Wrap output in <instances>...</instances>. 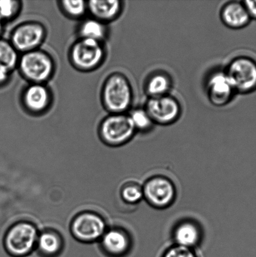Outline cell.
Wrapping results in <instances>:
<instances>
[{
    "label": "cell",
    "mask_w": 256,
    "mask_h": 257,
    "mask_svg": "<svg viewBox=\"0 0 256 257\" xmlns=\"http://www.w3.org/2000/svg\"><path fill=\"white\" fill-rule=\"evenodd\" d=\"M104 57L100 42L82 39L72 47L70 57L73 64L82 70H90L99 65Z\"/></svg>",
    "instance_id": "cell-6"
},
{
    "label": "cell",
    "mask_w": 256,
    "mask_h": 257,
    "mask_svg": "<svg viewBox=\"0 0 256 257\" xmlns=\"http://www.w3.org/2000/svg\"><path fill=\"white\" fill-rule=\"evenodd\" d=\"M23 99L25 107L30 111H44L50 104L49 90L42 84H34L25 90Z\"/></svg>",
    "instance_id": "cell-12"
},
{
    "label": "cell",
    "mask_w": 256,
    "mask_h": 257,
    "mask_svg": "<svg viewBox=\"0 0 256 257\" xmlns=\"http://www.w3.org/2000/svg\"><path fill=\"white\" fill-rule=\"evenodd\" d=\"M61 5L68 15L75 18L83 16L88 9L87 3L82 0H65Z\"/></svg>",
    "instance_id": "cell-21"
},
{
    "label": "cell",
    "mask_w": 256,
    "mask_h": 257,
    "mask_svg": "<svg viewBox=\"0 0 256 257\" xmlns=\"http://www.w3.org/2000/svg\"><path fill=\"white\" fill-rule=\"evenodd\" d=\"M38 241L40 250L48 256L55 255L59 252L62 246L60 236L54 231H45L40 236Z\"/></svg>",
    "instance_id": "cell-19"
},
{
    "label": "cell",
    "mask_w": 256,
    "mask_h": 257,
    "mask_svg": "<svg viewBox=\"0 0 256 257\" xmlns=\"http://www.w3.org/2000/svg\"><path fill=\"white\" fill-rule=\"evenodd\" d=\"M102 245L106 252L112 256L124 255L129 248V236L124 231L113 229L103 236Z\"/></svg>",
    "instance_id": "cell-14"
},
{
    "label": "cell",
    "mask_w": 256,
    "mask_h": 257,
    "mask_svg": "<svg viewBox=\"0 0 256 257\" xmlns=\"http://www.w3.org/2000/svg\"><path fill=\"white\" fill-rule=\"evenodd\" d=\"M250 19L256 20V0L255 1H245L243 2Z\"/></svg>",
    "instance_id": "cell-26"
},
{
    "label": "cell",
    "mask_w": 256,
    "mask_h": 257,
    "mask_svg": "<svg viewBox=\"0 0 256 257\" xmlns=\"http://www.w3.org/2000/svg\"><path fill=\"white\" fill-rule=\"evenodd\" d=\"M162 257H197L190 248L177 245L166 251Z\"/></svg>",
    "instance_id": "cell-25"
},
{
    "label": "cell",
    "mask_w": 256,
    "mask_h": 257,
    "mask_svg": "<svg viewBox=\"0 0 256 257\" xmlns=\"http://www.w3.org/2000/svg\"><path fill=\"white\" fill-rule=\"evenodd\" d=\"M143 193L152 205L164 208L174 200L175 191L171 181L158 176L147 181L143 189Z\"/></svg>",
    "instance_id": "cell-10"
},
{
    "label": "cell",
    "mask_w": 256,
    "mask_h": 257,
    "mask_svg": "<svg viewBox=\"0 0 256 257\" xmlns=\"http://www.w3.org/2000/svg\"><path fill=\"white\" fill-rule=\"evenodd\" d=\"M200 237L199 228L190 221L180 223L174 231L175 240L177 245L183 247L191 248L199 242Z\"/></svg>",
    "instance_id": "cell-16"
},
{
    "label": "cell",
    "mask_w": 256,
    "mask_h": 257,
    "mask_svg": "<svg viewBox=\"0 0 256 257\" xmlns=\"http://www.w3.org/2000/svg\"><path fill=\"white\" fill-rule=\"evenodd\" d=\"M145 110L153 122L168 124L175 121L180 114L179 103L174 97L165 95L151 97L147 102Z\"/></svg>",
    "instance_id": "cell-8"
},
{
    "label": "cell",
    "mask_w": 256,
    "mask_h": 257,
    "mask_svg": "<svg viewBox=\"0 0 256 257\" xmlns=\"http://www.w3.org/2000/svg\"><path fill=\"white\" fill-rule=\"evenodd\" d=\"M132 96L131 85L124 75L114 74L108 78L103 89V101L109 111L122 114L129 109Z\"/></svg>",
    "instance_id": "cell-1"
},
{
    "label": "cell",
    "mask_w": 256,
    "mask_h": 257,
    "mask_svg": "<svg viewBox=\"0 0 256 257\" xmlns=\"http://www.w3.org/2000/svg\"><path fill=\"white\" fill-rule=\"evenodd\" d=\"M20 71L28 80L35 84H42L52 76L54 64L46 53L39 50L25 53L19 61Z\"/></svg>",
    "instance_id": "cell-2"
},
{
    "label": "cell",
    "mask_w": 256,
    "mask_h": 257,
    "mask_svg": "<svg viewBox=\"0 0 256 257\" xmlns=\"http://www.w3.org/2000/svg\"><path fill=\"white\" fill-rule=\"evenodd\" d=\"M171 86L169 77L163 74L153 75L148 80L146 90L148 94L151 97H157L165 95Z\"/></svg>",
    "instance_id": "cell-17"
},
{
    "label": "cell",
    "mask_w": 256,
    "mask_h": 257,
    "mask_svg": "<svg viewBox=\"0 0 256 257\" xmlns=\"http://www.w3.org/2000/svg\"><path fill=\"white\" fill-rule=\"evenodd\" d=\"M2 31V20L1 18H0V34H1Z\"/></svg>",
    "instance_id": "cell-28"
},
{
    "label": "cell",
    "mask_w": 256,
    "mask_h": 257,
    "mask_svg": "<svg viewBox=\"0 0 256 257\" xmlns=\"http://www.w3.org/2000/svg\"><path fill=\"white\" fill-rule=\"evenodd\" d=\"M17 52L12 43L0 40V67L12 71L19 64Z\"/></svg>",
    "instance_id": "cell-20"
},
{
    "label": "cell",
    "mask_w": 256,
    "mask_h": 257,
    "mask_svg": "<svg viewBox=\"0 0 256 257\" xmlns=\"http://www.w3.org/2000/svg\"><path fill=\"white\" fill-rule=\"evenodd\" d=\"M106 29L104 24L97 19L87 20L80 27L82 39L102 41L105 37Z\"/></svg>",
    "instance_id": "cell-18"
},
{
    "label": "cell",
    "mask_w": 256,
    "mask_h": 257,
    "mask_svg": "<svg viewBox=\"0 0 256 257\" xmlns=\"http://www.w3.org/2000/svg\"><path fill=\"white\" fill-rule=\"evenodd\" d=\"M122 197L129 203H136L141 200L144 196L143 190L138 186H125L122 191Z\"/></svg>",
    "instance_id": "cell-24"
},
{
    "label": "cell",
    "mask_w": 256,
    "mask_h": 257,
    "mask_svg": "<svg viewBox=\"0 0 256 257\" xmlns=\"http://www.w3.org/2000/svg\"><path fill=\"white\" fill-rule=\"evenodd\" d=\"M129 116L135 130L146 131L152 126V120L145 109H135Z\"/></svg>",
    "instance_id": "cell-22"
},
{
    "label": "cell",
    "mask_w": 256,
    "mask_h": 257,
    "mask_svg": "<svg viewBox=\"0 0 256 257\" xmlns=\"http://www.w3.org/2000/svg\"><path fill=\"white\" fill-rule=\"evenodd\" d=\"M10 72L9 70L0 67V84H4L9 79Z\"/></svg>",
    "instance_id": "cell-27"
},
{
    "label": "cell",
    "mask_w": 256,
    "mask_h": 257,
    "mask_svg": "<svg viewBox=\"0 0 256 257\" xmlns=\"http://www.w3.org/2000/svg\"><path fill=\"white\" fill-rule=\"evenodd\" d=\"M225 74L235 91L248 93L256 89V62L249 57L233 60Z\"/></svg>",
    "instance_id": "cell-4"
},
{
    "label": "cell",
    "mask_w": 256,
    "mask_h": 257,
    "mask_svg": "<svg viewBox=\"0 0 256 257\" xmlns=\"http://www.w3.org/2000/svg\"><path fill=\"white\" fill-rule=\"evenodd\" d=\"M45 29L39 23H26L18 27L12 36V44L17 51L28 52L35 50L42 44Z\"/></svg>",
    "instance_id": "cell-9"
},
{
    "label": "cell",
    "mask_w": 256,
    "mask_h": 257,
    "mask_svg": "<svg viewBox=\"0 0 256 257\" xmlns=\"http://www.w3.org/2000/svg\"><path fill=\"white\" fill-rule=\"evenodd\" d=\"M37 239L38 232L35 226L27 222H20L8 231L5 246L12 255L25 256L33 250Z\"/></svg>",
    "instance_id": "cell-3"
},
{
    "label": "cell",
    "mask_w": 256,
    "mask_h": 257,
    "mask_svg": "<svg viewBox=\"0 0 256 257\" xmlns=\"http://www.w3.org/2000/svg\"><path fill=\"white\" fill-rule=\"evenodd\" d=\"M20 2L14 0L0 1V18L2 20L11 19L17 14L20 9Z\"/></svg>",
    "instance_id": "cell-23"
},
{
    "label": "cell",
    "mask_w": 256,
    "mask_h": 257,
    "mask_svg": "<svg viewBox=\"0 0 256 257\" xmlns=\"http://www.w3.org/2000/svg\"><path fill=\"white\" fill-rule=\"evenodd\" d=\"M106 225L99 215L83 213L75 218L72 223V232L80 241H94L104 235Z\"/></svg>",
    "instance_id": "cell-7"
},
{
    "label": "cell",
    "mask_w": 256,
    "mask_h": 257,
    "mask_svg": "<svg viewBox=\"0 0 256 257\" xmlns=\"http://www.w3.org/2000/svg\"><path fill=\"white\" fill-rule=\"evenodd\" d=\"M87 7L97 20L100 22L110 21L119 15L122 5L118 0H92L87 3Z\"/></svg>",
    "instance_id": "cell-15"
},
{
    "label": "cell",
    "mask_w": 256,
    "mask_h": 257,
    "mask_svg": "<svg viewBox=\"0 0 256 257\" xmlns=\"http://www.w3.org/2000/svg\"><path fill=\"white\" fill-rule=\"evenodd\" d=\"M235 90L225 72H216L207 82V93L210 102L216 106H222L231 99Z\"/></svg>",
    "instance_id": "cell-11"
},
{
    "label": "cell",
    "mask_w": 256,
    "mask_h": 257,
    "mask_svg": "<svg viewBox=\"0 0 256 257\" xmlns=\"http://www.w3.org/2000/svg\"><path fill=\"white\" fill-rule=\"evenodd\" d=\"M135 131L129 115L114 114L103 120L100 125L102 140L112 146L122 145L132 138Z\"/></svg>",
    "instance_id": "cell-5"
},
{
    "label": "cell",
    "mask_w": 256,
    "mask_h": 257,
    "mask_svg": "<svg viewBox=\"0 0 256 257\" xmlns=\"http://www.w3.org/2000/svg\"><path fill=\"white\" fill-rule=\"evenodd\" d=\"M221 19L227 27L232 29H240L248 24L250 18L244 4L239 2H230L221 10Z\"/></svg>",
    "instance_id": "cell-13"
}]
</instances>
